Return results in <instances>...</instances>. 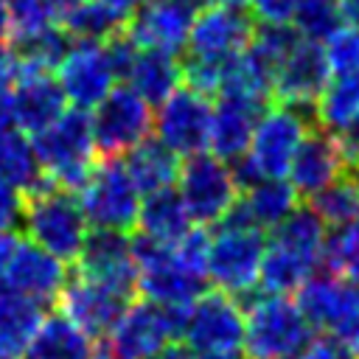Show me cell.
Instances as JSON below:
<instances>
[{
  "label": "cell",
  "mask_w": 359,
  "mask_h": 359,
  "mask_svg": "<svg viewBox=\"0 0 359 359\" xmlns=\"http://www.w3.org/2000/svg\"><path fill=\"white\" fill-rule=\"evenodd\" d=\"M137 292L171 311H185L208 289V233L194 224L180 241L132 238Z\"/></svg>",
  "instance_id": "6da1fadb"
},
{
  "label": "cell",
  "mask_w": 359,
  "mask_h": 359,
  "mask_svg": "<svg viewBox=\"0 0 359 359\" xmlns=\"http://www.w3.org/2000/svg\"><path fill=\"white\" fill-rule=\"evenodd\" d=\"M328 238V224L311 210V205H297L272 236L264 250L258 289L272 294H294L306 278L323 266V250Z\"/></svg>",
  "instance_id": "7a4b0ae2"
},
{
  "label": "cell",
  "mask_w": 359,
  "mask_h": 359,
  "mask_svg": "<svg viewBox=\"0 0 359 359\" xmlns=\"http://www.w3.org/2000/svg\"><path fill=\"white\" fill-rule=\"evenodd\" d=\"M309 129H311L309 109L283 101L266 104L255 121L247 151L230 163L238 188H247L261 177H286L292 157L303 143V137L309 135Z\"/></svg>",
  "instance_id": "3957f363"
},
{
  "label": "cell",
  "mask_w": 359,
  "mask_h": 359,
  "mask_svg": "<svg viewBox=\"0 0 359 359\" xmlns=\"http://www.w3.org/2000/svg\"><path fill=\"white\" fill-rule=\"evenodd\" d=\"M264 250V230L233 208L219 224H213V233H208V283L236 297L252 294L258 289Z\"/></svg>",
  "instance_id": "277c9868"
},
{
  "label": "cell",
  "mask_w": 359,
  "mask_h": 359,
  "mask_svg": "<svg viewBox=\"0 0 359 359\" xmlns=\"http://www.w3.org/2000/svg\"><path fill=\"white\" fill-rule=\"evenodd\" d=\"M20 227L28 241L39 244L42 250L53 252L62 261H76L87 236L90 222L79 205L76 191L59 188V185H39L36 191L25 194Z\"/></svg>",
  "instance_id": "5b68a950"
},
{
  "label": "cell",
  "mask_w": 359,
  "mask_h": 359,
  "mask_svg": "<svg viewBox=\"0 0 359 359\" xmlns=\"http://www.w3.org/2000/svg\"><path fill=\"white\" fill-rule=\"evenodd\" d=\"M314 339V328L294 294H255L244 309L247 359H294Z\"/></svg>",
  "instance_id": "8992f818"
},
{
  "label": "cell",
  "mask_w": 359,
  "mask_h": 359,
  "mask_svg": "<svg viewBox=\"0 0 359 359\" xmlns=\"http://www.w3.org/2000/svg\"><path fill=\"white\" fill-rule=\"evenodd\" d=\"M45 182L79 191L95 163V140L90 126V112L79 107H67L56 121L31 135Z\"/></svg>",
  "instance_id": "52a82bcc"
},
{
  "label": "cell",
  "mask_w": 359,
  "mask_h": 359,
  "mask_svg": "<svg viewBox=\"0 0 359 359\" xmlns=\"http://www.w3.org/2000/svg\"><path fill=\"white\" fill-rule=\"evenodd\" d=\"M180 339L199 356L244 353V306L241 297L222 289H205L182 314Z\"/></svg>",
  "instance_id": "ba28073f"
},
{
  "label": "cell",
  "mask_w": 359,
  "mask_h": 359,
  "mask_svg": "<svg viewBox=\"0 0 359 359\" xmlns=\"http://www.w3.org/2000/svg\"><path fill=\"white\" fill-rule=\"evenodd\" d=\"M174 188L185 202L194 224L199 227L219 224L238 205L241 196L233 165L213 151H196L182 157Z\"/></svg>",
  "instance_id": "9c48e42d"
},
{
  "label": "cell",
  "mask_w": 359,
  "mask_h": 359,
  "mask_svg": "<svg viewBox=\"0 0 359 359\" xmlns=\"http://www.w3.org/2000/svg\"><path fill=\"white\" fill-rule=\"evenodd\" d=\"M79 205L90 222V227L98 230H123L129 233L137 222L140 210V188L129 177L121 157H104L95 160L87 180L76 191Z\"/></svg>",
  "instance_id": "30bf717a"
},
{
  "label": "cell",
  "mask_w": 359,
  "mask_h": 359,
  "mask_svg": "<svg viewBox=\"0 0 359 359\" xmlns=\"http://www.w3.org/2000/svg\"><path fill=\"white\" fill-rule=\"evenodd\" d=\"M182 314L185 311L163 309L146 297L137 303L129 300L112 328L101 337V348L109 359H151L163 345L180 339Z\"/></svg>",
  "instance_id": "8fae6325"
},
{
  "label": "cell",
  "mask_w": 359,
  "mask_h": 359,
  "mask_svg": "<svg viewBox=\"0 0 359 359\" xmlns=\"http://www.w3.org/2000/svg\"><path fill=\"white\" fill-rule=\"evenodd\" d=\"M90 126L98 154L121 157L135 143L151 135L154 129V107L140 98L129 84H115L93 109Z\"/></svg>",
  "instance_id": "7c38bea8"
},
{
  "label": "cell",
  "mask_w": 359,
  "mask_h": 359,
  "mask_svg": "<svg viewBox=\"0 0 359 359\" xmlns=\"http://www.w3.org/2000/svg\"><path fill=\"white\" fill-rule=\"evenodd\" d=\"M210 118H213V98L180 84L168 98L154 107V129L151 135L160 137L168 149L180 157L208 151L210 137Z\"/></svg>",
  "instance_id": "4fadbf2b"
},
{
  "label": "cell",
  "mask_w": 359,
  "mask_h": 359,
  "mask_svg": "<svg viewBox=\"0 0 359 359\" xmlns=\"http://www.w3.org/2000/svg\"><path fill=\"white\" fill-rule=\"evenodd\" d=\"M252 28L255 20L247 6L202 3L194 14L185 53L208 62H227L247 48Z\"/></svg>",
  "instance_id": "5bb4252c"
},
{
  "label": "cell",
  "mask_w": 359,
  "mask_h": 359,
  "mask_svg": "<svg viewBox=\"0 0 359 359\" xmlns=\"http://www.w3.org/2000/svg\"><path fill=\"white\" fill-rule=\"evenodd\" d=\"M53 76L67 104L87 112L118 84V73L104 42H70V48L53 67Z\"/></svg>",
  "instance_id": "9a60e30c"
},
{
  "label": "cell",
  "mask_w": 359,
  "mask_h": 359,
  "mask_svg": "<svg viewBox=\"0 0 359 359\" xmlns=\"http://www.w3.org/2000/svg\"><path fill=\"white\" fill-rule=\"evenodd\" d=\"M331 79V67L323 50V42L297 36V42L280 56L272 70V98L309 109Z\"/></svg>",
  "instance_id": "2e32d148"
},
{
  "label": "cell",
  "mask_w": 359,
  "mask_h": 359,
  "mask_svg": "<svg viewBox=\"0 0 359 359\" xmlns=\"http://www.w3.org/2000/svg\"><path fill=\"white\" fill-rule=\"evenodd\" d=\"M294 300L311 328L325 331L328 337H337L342 328L359 320V283L339 278L328 269H317L311 278H306L303 286L294 292Z\"/></svg>",
  "instance_id": "e0dca14e"
},
{
  "label": "cell",
  "mask_w": 359,
  "mask_h": 359,
  "mask_svg": "<svg viewBox=\"0 0 359 359\" xmlns=\"http://www.w3.org/2000/svg\"><path fill=\"white\" fill-rule=\"evenodd\" d=\"M202 3L205 0H146L129 14L126 31L137 48L180 56L188 45L194 14Z\"/></svg>",
  "instance_id": "ac0fdd59"
},
{
  "label": "cell",
  "mask_w": 359,
  "mask_h": 359,
  "mask_svg": "<svg viewBox=\"0 0 359 359\" xmlns=\"http://www.w3.org/2000/svg\"><path fill=\"white\" fill-rule=\"evenodd\" d=\"M79 272L87 278H95L123 294L137 292V264L132 238L123 230H98L93 227L79 258Z\"/></svg>",
  "instance_id": "d6986e66"
},
{
  "label": "cell",
  "mask_w": 359,
  "mask_h": 359,
  "mask_svg": "<svg viewBox=\"0 0 359 359\" xmlns=\"http://www.w3.org/2000/svg\"><path fill=\"white\" fill-rule=\"evenodd\" d=\"M132 297L95 280V278H87L81 272H76L73 278H67L62 294H59V311L65 317H70L79 328H84L90 337L101 339L112 323L118 320V314L126 309Z\"/></svg>",
  "instance_id": "ffe728a7"
},
{
  "label": "cell",
  "mask_w": 359,
  "mask_h": 359,
  "mask_svg": "<svg viewBox=\"0 0 359 359\" xmlns=\"http://www.w3.org/2000/svg\"><path fill=\"white\" fill-rule=\"evenodd\" d=\"M345 168H351V160H348L342 137L323 126H317V129L311 126L292 157L286 180L294 185V191L300 196L309 199L317 191H323L334 177H339Z\"/></svg>",
  "instance_id": "44dd1931"
},
{
  "label": "cell",
  "mask_w": 359,
  "mask_h": 359,
  "mask_svg": "<svg viewBox=\"0 0 359 359\" xmlns=\"http://www.w3.org/2000/svg\"><path fill=\"white\" fill-rule=\"evenodd\" d=\"M70 272H67V261L56 258L53 252L42 250L39 244L28 241V238H20L14 255H11V264L6 269V280L3 286L20 292V294H28L39 303H56L65 283H67Z\"/></svg>",
  "instance_id": "7402d4cb"
},
{
  "label": "cell",
  "mask_w": 359,
  "mask_h": 359,
  "mask_svg": "<svg viewBox=\"0 0 359 359\" xmlns=\"http://www.w3.org/2000/svg\"><path fill=\"white\" fill-rule=\"evenodd\" d=\"M8 109L17 129L36 135L67 109V98L50 70H31L17 76L8 93Z\"/></svg>",
  "instance_id": "603a6c76"
},
{
  "label": "cell",
  "mask_w": 359,
  "mask_h": 359,
  "mask_svg": "<svg viewBox=\"0 0 359 359\" xmlns=\"http://www.w3.org/2000/svg\"><path fill=\"white\" fill-rule=\"evenodd\" d=\"M264 107L233 98V95H216L213 98V118H210V137H208V151L216 157L233 163L238 160L252 137L255 121Z\"/></svg>",
  "instance_id": "cb8c5ba5"
},
{
  "label": "cell",
  "mask_w": 359,
  "mask_h": 359,
  "mask_svg": "<svg viewBox=\"0 0 359 359\" xmlns=\"http://www.w3.org/2000/svg\"><path fill=\"white\" fill-rule=\"evenodd\" d=\"M45 317V303L0 286V359H25Z\"/></svg>",
  "instance_id": "d4e9b609"
},
{
  "label": "cell",
  "mask_w": 359,
  "mask_h": 359,
  "mask_svg": "<svg viewBox=\"0 0 359 359\" xmlns=\"http://www.w3.org/2000/svg\"><path fill=\"white\" fill-rule=\"evenodd\" d=\"M300 205V194L286 177H261L241 188L238 213L261 230H272Z\"/></svg>",
  "instance_id": "484cf974"
},
{
  "label": "cell",
  "mask_w": 359,
  "mask_h": 359,
  "mask_svg": "<svg viewBox=\"0 0 359 359\" xmlns=\"http://www.w3.org/2000/svg\"><path fill=\"white\" fill-rule=\"evenodd\" d=\"M135 227L140 230V236H146L151 241L174 244L194 227V219H191L185 202L180 199L177 188L171 185V188L143 194Z\"/></svg>",
  "instance_id": "4316f807"
},
{
  "label": "cell",
  "mask_w": 359,
  "mask_h": 359,
  "mask_svg": "<svg viewBox=\"0 0 359 359\" xmlns=\"http://www.w3.org/2000/svg\"><path fill=\"white\" fill-rule=\"evenodd\" d=\"M121 160H123L129 177L135 180V185L140 188V194L171 188L177 182L180 163H182V157L154 135L135 143L126 154H121Z\"/></svg>",
  "instance_id": "83f0119b"
},
{
  "label": "cell",
  "mask_w": 359,
  "mask_h": 359,
  "mask_svg": "<svg viewBox=\"0 0 359 359\" xmlns=\"http://www.w3.org/2000/svg\"><path fill=\"white\" fill-rule=\"evenodd\" d=\"M25 359H98V345L95 337L56 311L39 325Z\"/></svg>",
  "instance_id": "f1b7e54d"
},
{
  "label": "cell",
  "mask_w": 359,
  "mask_h": 359,
  "mask_svg": "<svg viewBox=\"0 0 359 359\" xmlns=\"http://www.w3.org/2000/svg\"><path fill=\"white\" fill-rule=\"evenodd\" d=\"M311 112L317 126L328 132L345 135L359 129V67L334 73L323 87V93L317 95Z\"/></svg>",
  "instance_id": "f546056e"
},
{
  "label": "cell",
  "mask_w": 359,
  "mask_h": 359,
  "mask_svg": "<svg viewBox=\"0 0 359 359\" xmlns=\"http://www.w3.org/2000/svg\"><path fill=\"white\" fill-rule=\"evenodd\" d=\"M123 84H129L140 98L157 107L163 98H168L182 84V62H177L174 53L140 48L135 62L126 70Z\"/></svg>",
  "instance_id": "4dcf8cb0"
},
{
  "label": "cell",
  "mask_w": 359,
  "mask_h": 359,
  "mask_svg": "<svg viewBox=\"0 0 359 359\" xmlns=\"http://www.w3.org/2000/svg\"><path fill=\"white\" fill-rule=\"evenodd\" d=\"M0 180L20 194H31L45 185V174L34 149L31 135L11 126L0 135Z\"/></svg>",
  "instance_id": "1f68e13d"
},
{
  "label": "cell",
  "mask_w": 359,
  "mask_h": 359,
  "mask_svg": "<svg viewBox=\"0 0 359 359\" xmlns=\"http://www.w3.org/2000/svg\"><path fill=\"white\" fill-rule=\"evenodd\" d=\"M309 205L328 227L359 222V168H345L323 191L309 196Z\"/></svg>",
  "instance_id": "d6a6232c"
},
{
  "label": "cell",
  "mask_w": 359,
  "mask_h": 359,
  "mask_svg": "<svg viewBox=\"0 0 359 359\" xmlns=\"http://www.w3.org/2000/svg\"><path fill=\"white\" fill-rule=\"evenodd\" d=\"M59 25L73 42H104L112 34H118L126 25V20L101 0H84L81 6L67 11L59 20Z\"/></svg>",
  "instance_id": "836d02e7"
},
{
  "label": "cell",
  "mask_w": 359,
  "mask_h": 359,
  "mask_svg": "<svg viewBox=\"0 0 359 359\" xmlns=\"http://www.w3.org/2000/svg\"><path fill=\"white\" fill-rule=\"evenodd\" d=\"M323 266L339 278L359 283V222L328 227Z\"/></svg>",
  "instance_id": "e575fe53"
},
{
  "label": "cell",
  "mask_w": 359,
  "mask_h": 359,
  "mask_svg": "<svg viewBox=\"0 0 359 359\" xmlns=\"http://www.w3.org/2000/svg\"><path fill=\"white\" fill-rule=\"evenodd\" d=\"M342 8L339 0H297L294 14H292V25L300 36L323 42L334 28L342 25Z\"/></svg>",
  "instance_id": "d590c367"
},
{
  "label": "cell",
  "mask_w": 359,
  "mask_h": 359,
  "mask_svg": "<svg viewBox=\"0 0 359 359\" xmlns=\"http://www.w3.org/2000/svg\"><path fill=\"white\" fill-rule=\"evenodd\" d=\"M323 50H325L331 76L359 67V25L342 22L339 28H334V31L323 39Z\"/></svg>",
  "instance_id": "8d00e7d4"
},
{
  "label": "cell",
  "mask_w": 359,
  "mask_h": 359,
  "mask_svg": "<svg viewBox=\"0 0 359 359\" xmlns=\"http://www.w3.org/2000/svg\"><path fill=\"white\" fill-rule=\"evenodd\" d=\"M6 6H8V17H11V36L34 34V31L56 22L48 0H6Z\"/></svg>",
  "instance_id": "74e56055"
},
{
  "label": "cell",
  "mask_w": 359,
  "mask_h": 359,
  "mask_svg": "<svg viewBox=\"0 0 359 359\" xmlns=\"http://www.w3.org/2000/svg\"><path fill=\"white\" fill-rule=\"evenodd\" d=\"M297 0H247V11L255 22H292Z\"/></svg>",
  "instance_id": "f35d334b"
},
{
  "label": "cell",
  "mask_w": 359,
  "mask_h": 359,
  "mask_svg": "<svg viewBox=\"0 0 359 359\" xmlns=\"http://www.w3.org/2000/svg\"><path fill=\"white\" fill-rule=\"evenodd\" d=\"M22 202H25V194H20L17 188L0 180V230H14L20 224Z\"/></svg>",
  "instance_id": "ab89813d"
},
{
  "label": "cell",
  "mask_w": 359,
  "mask_h": 359,
  "mask_svg": "<svg viewBox=\"0 0 359 359\" xmlns=\"http://www.w3.org/2000/svg\"><path fill=\"white\" fill-rule=\"evenodd\" d=\"M294 359H353L334 337H320V339H311Z\"/></svg>",
  "instance_id": "60d3db41"
},
{
  "label": "cell",
  "mask_w": 359,
  "mask_h": 359,
  "mask_svg": "<svg viewBox=\"0 0 359 359\" xmlns=\"http://www.w3.org/2000/svg\"><path fill=\"white\" fill-rule=\"evenodd\" d=\"M17 76H20V65H17V56H14L11 45L8 42H0V101L8 98Z\"/></svg>",
  "instance_id": "b9f144b4"
},
{
  "label": "cell",
  "mask_w": 359,
  "mask_h": 359,
  "mask_svg": "<svg viewBox=\"0 0 359 359\" xmlns=\"http://www.w3.org/2000/svg\"><path fill=\"white\" fill-rule=\"evenodd\" d=\"M17 244H20V236L14 230H0V286L6 280V269L11 264V255H14Z\"/></svg>",
  "instance_id": "7bdbcfd3"
},
{
  "label": "cell",
  "mask_w": 359,
  "mask_h": 359,
  "mask_svg": "<svg viewBox=\"0 0 359 359\" xmlns=\"http://www.w3.org/2000/svg\"><path fill=\"white\" fill-rule=\"evenodd\" d=\"M151 359H199L185 342H180V339H171L168 345H163Z\"/></svg>",
  "instance_id": "ee69618b"
},
{
  "label": "cell",
  "mask_w": 359,
  "mask_h": 359,
  "mask_svg": "<svg viewBox=\"0 0 359 359\" xmlns=\"http://www.w3.org/2000/svg\"><path fill=\"white\" fill-rule=\"evenodd\" d=\"M334 339H337V342H339V345H342V348L356 359V356H359V320H356V323H351L348 328H342Z\"/></svg>",
  "instance_id": "f6af8a7d"
},
{
  "label": "cell",
  "mask_w": 359,
  "mask_h": 359,
  "mask_svg": "<svg viewBox=\"0 0 359 359\" xmlns=\"http://www.w3.org/2000/svg\"><path fill=\"white\" fill-rule=\"evenodd\" d=\"M101 3H107L112 11H118L123 20H129V14L140 6V0H101Z\"/></svg>",
  "instance_id": "bcb514c9"
},
{
  "label": "cell",
  "mask_w": 359,
  "mask_h": 359,
  "mask_svg": "<svg viewBox=\"0 0 359 359\" xmlns=\"http://www.w3.org/2000/svg\"><path fill=\"white\" fill-rule=\"evenodd\" d=\"M84 0H48V6H50V11H53V17H56V22L67 14V11H73L76 6H81Z\"/></svg>",
  "instance_id": "7dc6e473"
},
{
  "label": "cell",
  "mask_w": 359,
  "mask_h": 359,
  "mask_svg": "<svg viewBox=\"0 0 359 359\" xmlns=\"http://www.w3.org/2000/svg\"><path fill=\"white\" fill-rule=\"evenodd\" d=\"M339 8H342V17L353 25H359V0H339Z\"/></svg>",
  "instance_id": "c3c4849f"
},
{
  "label": "cell",
  "mask_w": 359,
  "mask_h": 359,
  "mask_svg": "<svg viewBox=\"0 0 359 359\" xmlns=\"http://www.w3.org/2000/svg\"><path fill=\"white\" fill-rule=\"evenodd\" d=\"M8 36H11V17L6 0H0V42H8Z\"/></svg>",
  "instance_id": "681fc988"
},
{
  "label": "cell",
  "mask_w": 359,
  "mask_h": 359,
  "mask_svg": "<svg viewBox=\"0 0 359 359\" xmlns=\"http://www.w3.org/2000/svg\"><path fill=\"white\" fill-rule=\"evenodd\" d=\"M11 126H14V121H11V109H8V98H6V101H0V135Z\"/></svg>",
  "instance_id": "f907efd6"
},
{
  "label": "cell",
  "mask_w": 359,
  "mask_h": 359,
  "mask_svg": "<svg viewBox=\"0 0 359 359\" xmlns=\"http://www.w3.org/2000/svg\"><path fill=\"white\" fill-rule=\"evenodd\" d=\"M356 359H359V356H356Z\"/></svg>",
  "instance_id": "816d5d0a"
}]
</instances>
